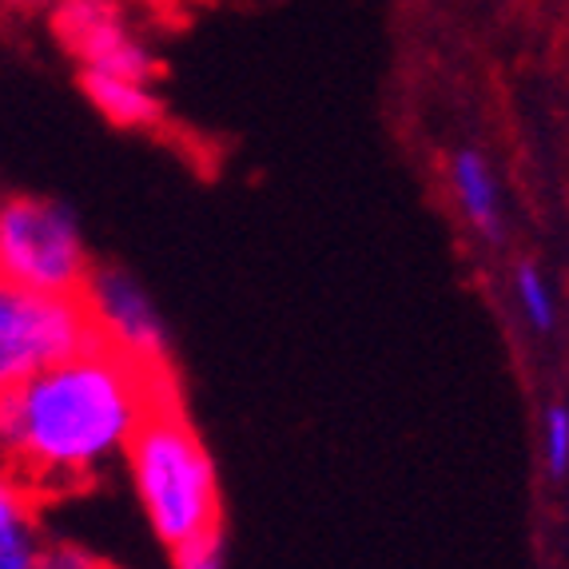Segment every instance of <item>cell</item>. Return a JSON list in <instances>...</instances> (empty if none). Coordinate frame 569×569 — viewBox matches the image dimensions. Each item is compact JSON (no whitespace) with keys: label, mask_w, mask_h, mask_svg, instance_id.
<instances>
[{"label":"cell","mask_w":569,"mask_h":569,"mask_svg":"<svg viewBox=\"0 0 569 569\" xmlns=\"http://www.w3.org/2000/svg\"><path fill=\"white\" fill-rule=\"evenodd\" d=\"M163 395L171 370H148L96 339L0 395V466L40 498L100 482Z\"/></svg>","instance_id":"cell-1"},{"label":"cell","mask_w":569,"mask_h":569,"mask_svg":"<svg viewBox=\"0 0 569 569\" xmlns=\"http://www.w3.org/2000/svg\"><path fill=\"white\" fill-rule=\"evenodd\" d=\"M120 466L132 482L143 522L168 553L219 533L223 498L216 462L200 430L183 415L176 390L156 399V407L143 415Z\"/></svg>","instance_id":"cell-2"},{"label":"cell","mask_w":569,"mask_h":569,"mask_svg":"<svg viewBox=\"0 0 569 569\" xmlns=\"http://www.w3.org/2000/svg\"><path fill=\"white\" fill-rule=\"evenodd\" d=\"M96 259L72 208L52 196H0V279L29 291L80 295Z\"/></svg>","instance_id":"cell-3"},{"label":"cell","mask_w":569,"mask_h":569,"mask_svg":"<svg viewBox=\"0 0 569 569\" xmlns=\"http://www.w3.org/2000/svg\"><path fill=\"white\" fill-rule=\"evenodd\" d=\"M96 342L84 295H48L0 279V395Z\"/></svg>","instance_id":"cell-4"},{"label":"cell","mask_w":569,"mask_h":569,"mask_svg":"<svg viewBox=\"0 0 569 569\" xmlns=\"http://www.w3.org/2000/svg\"><path fill=\"white\" fill-rule=\"evenodd\" d=\"M48 24L80 72H108L152 84L160 80L152 40L120 0H57L48 9Z\"/></svg>","instance_id":"cell-5"},{"label":"cell","mask_w":569,"mask_h":569,"mask_svg":"<svg viewBox=\"0 0 569 569\" xmlns=\"http://www.w3.org/2000/svg\"><path fill=\"white\" fill-rule=\"evenodd\" d=\"M80 295H84L88 315L96 323V339L148 370H171L168 323H163L160 307L152 303V295L143 291V283L132 271L96 267Z\"/></svg>","instance_id":"cell-6"},{"label":"cell","mask_w":569,"mask_h":569,"mask_svg":"<svg viewBox=\"0 0 569 569\" xmlns=\"http://www.w3.org/2000/svg\"><path fill=\"white\" fill-rule=\"evenodd\" d=\"M44 538V498L0 466V569H32Z\"/></svg>","instance_id":"cell-7"},{"label":"cell","mask_w":569,"mask_h":569,"mask_svg":"<svg viewBox=\"0 0 569 569\" xmlns=\"http://www.w3.org/2000/svg\"><path fill=\"white\" fill-rule=\"evenodd\" d=\"M80 88H84L88 104L96 112L104 116L108 123H116V128H128V132H152V128L163 123V116H168L152 80L80 72Z\"/></svg>","instance_id":"cell-8"},{"label":"cell","mask_w":569,"mask_h":569,"mask_svg":"<svg viewBox=\"0 0 569 569\" xmlns=\"http://www.w3.org/2000/svg\"><path fill=\"white\" fill-rule=\"evenodd\" d=\"M450 188H455V200L462 208V216L470 219V228L486 239H502V191L493 180L490 160L475 148H458L450 156Z\"/></svg>","instance_id":"cell-9"},{"label":"cell","mask_w":569,"mask_h":569,"mask_svg":"<svg viewBox=\"0 0 569 569\" xmlns=\"http://www.w3.org/2000/svg\"><path fill=\"white\" fill-rule=\"evenodd\" d=\"M513 295H518V307H522L526 323L538 335H550L553 323H558V307H553V291L538 267L533 263L513 267Z\"/></svg>","instance_id":"cell-10"},{"label":"cell","mask_w":569,"mask_h":569,"mask_svg":"<svg viewBox=\"0 0 569 569\" xmlns=\"http://www.w3.org/2000/svg\"><path fill=\"white\" fill-rule=\"evenodd\" d=\"M541 462L550 470L553 482L569 478V407L550 402L541 415Z\"/></svg>","instance_id":"cell-11"},{"label":"cell","mask_w":569,"mask_h":569,"mask_svg":"<svg viewBox=\"0 0 569 569\" xmlns=\"http://www.w3.org/2000/svg\"><path fill=\"white\" fill-rule=\"evenodd\" d=\"M32 569H104V558H100L96 550H88L84 541L48 533L44 546H40L37 566H32Z\"/></svg>","instance_id":"cell-12"},{"label":"cell","mask_w":569,"mask_h":569,"mask_svg":"<svg viewBox=\"0 0 569 569\" xmlns=\"http://www.w3.org/2000/svg\"><path fill=\"white\" fill-rule=\"evenodd\" d=\"M171 569H223V541H219V533L176 550L171 553Z\"/></svg>","instance_id":"cell-13"},{"label":"cell","mask_w":569,"mask_h":569,"mask_svg":"<svg viewBox=\"0 0 569 569\" xmlns=\"http://www.w3.org/2000/svg\"><path fill=\"white\" fill-rule=\"evenodd\" d=\"M52 4H57V0H0L4 12H48Z\"/></svg>","instance_id":"cell-14"},{"label":"cell","mask_w":569,"mask_h":569,"mask_svg":"<svg viewBox=\"0 0 569 569\" xmlns=\"http://www.w3.org/2000/svg\"><path fill=\"white\" fill-rule=\"evenodd\" d=\"M120 4L132 12H168L176 0H120Z\"/></svg>","instance_id":"cell-15"},{"label":"cell","mask_w":569,"mask_h":569,"mask_svg":"<svg viewBox=\"0 0 569 569\" xmlns=\"http://www.w3.org/2000/svg\"><path fill=\"white\" fill-rule=\"evenodd\" d=\"M104 569H123V566H112V561H104Z\"/></svg>","instance_id":"cell-16"}]
</instances>
